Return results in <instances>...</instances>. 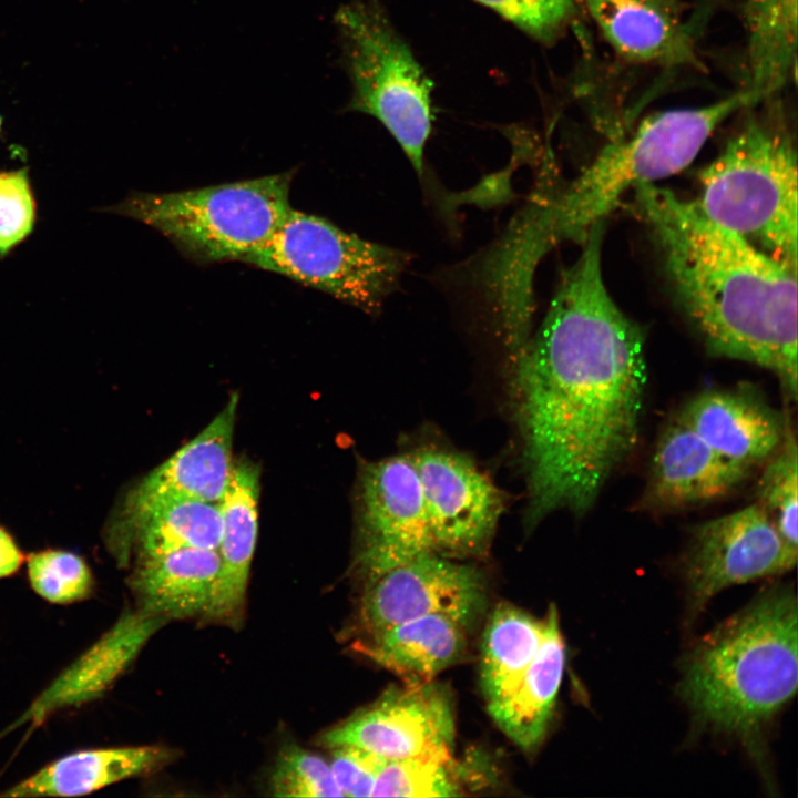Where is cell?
<instances>
[{
    "instance_id": "cell-1",
    "label": "cell",
    "mask_w": 798,
    "mask_h": 798,
    "mask_svg": "<svg viewBox=\"0 0 798 798\" xmlns=\"http://www.w3.org/2000/svg\"><path fill=\"white\" fill-rule=\"evenodd\" d=\"M603 233L604 223L587 233L511 365L530 525L559 510L584 515L637 443L644 335L606 288Z\"/></svg>"
},
{
    "instance_id": "cell-2",
    "label": "cell",
    "mask_w": 798,
    "mask_h": 798,
    "mask_svg": "<svg viewBox=\"0 0 798 798\" xmlns=\"http://www.w3.org/2000/svg\"><path fill=\"white\" fill-rule=\"evenodd\" d=\"M675 297L712 355L773 372L797 400V272L654 184L634 188Z\"/></svg>"
},
{
    "instance_id": "cell-3",
    "label": "cell",
    "mask_w": 798,
    "mask_h": 798,
    "mask_svg": "<svg viewBox=\"0 0 798 798\" xmlns=\"http://www.w3.org/2000/svg\"><path fill=\"white\" fill-rule=\"evenodd\" d=\"M797 614L794 590L770 587L689 651L678 692L699 725L755 743L796 694Z\"/></svg>"
},
{
    "instance_id": "cell-4",
    "label": "cell",
    "mask_w": 798,
    "mask_h": 798,
    "mask_svg": "<svg viewBox=\"0 0 798 798\" xmlns=\"http://www.w3.org/2000/svg\"><path fill=\"white\" fill-rule=\"evenodd\" d=\"M751 106L750 95L740 89L705 105L646 116L634 132L612 139L567 186L535 203L545 236L552 245L582 243L627 191L686 167L723 122Z\"/></svg>"
},
{
    "instance_id": "cell-5",
    "label": "cell",
    "mask_w": 798,
    "mask_h": 798,
    "mask_svg": "<svg viewBox=\"0 0 798 798\" xmlns=\"http://www.w3.org/2000/svg\"><path fill=\"white\" fill-rule=\"evenodd\" d=\"M699 183L710 221L797 272V152L779 106L747 116Z\"/></svg>"
},
{
    "instance_id": "cell-6",
    "label": "cell",
    "mask_w": 798,
    "mask_h": 798,
    "mask_svg": "<svg viewBox=\"0 0 798 798\" xmlns=\"http://www.w3.org/2000/svg\"><path fill=\"white\" fill-rule=\"evenodd\" d=\"M293 171L168 193H133L103 211L139 221L202 264L246 262L291 206Z\"/></svg>"
},
{
    "instance_id": "cell-7",
    "label": "cell",
    "mask_w": 798,
    "mask_h": 798,
    "mask_svg": "<svg viewBox=\"0 0 798 798\" xmlns=\"http://www.w3.org/2000/svg\"><path fill=\"white\" fill-rule=\"evenodd\" d=\"M352 94L347 110L377 119L422 176L433 82L380 0H348L334 17Z\"/></svg>"
},
{
    "instance_id": "cell-8",
    "label": "cell",
    "mask_w": 798,
    "mask_h": 798,
    "mask_svg": "<svg viewBox=\"0 0 798 798\" xmlns=\"http://www.w3.org/2000/svg\"><path fill=\"white\" fill-rule=\"evenodd\" d=\"M409 255L293 207L245 263L314 287L375 315L397 287Z\"/></svg>"
},
{
    "instance_id": "cell-9",
    "label": "cell",
    "mask_w": 798,
    "mask_h": 798,
    "mask_svg": "<svg viewBox=\"0 0 798 798\" xmlns=\"http://www.w3.org/2000/svg\"><path fill=\"white\" fill-rule=\"evenodd\" d=\"M797 552L756 502L697 524L684 559L690 613L724 589L790 571Z\"/></svg>"
},
{
    "instance_id": "cell-10",
    "label": "cell",
    "mask_w": 798,
    "mask_h": 798,
    "mask_svg": "<svg viewBox=\"0 0 798 798\" xmlns=\"http://www.w3.org/2000/svg\"><path fill=\"white\" fill-rule=\"evenodd\" d=\"M358 535L355 567L366 582L437 553L411 454L367 463L361 470Z\"/></svg>"
},
{
    "instance_id": "cell-11",
    "label": "cell",
    "mask_w": 798,
    "mask_h": 798,
    "mask_svg": "<svg viewBox=\"0 0 798 798\" xmlns=\"http://www.w3.org/2000/svg\"><path fill=\"white\" fill-rule=\"evenodd\" d=\"M451 559L426 553L367 581L359 606L365 634L436 613L471 630L487 607L485 576Z\"/></svg>"
},
{
    "instance_id": "cell-12",
    "label": "cell",
    "mask_w": 798,
    "mask_h": 798,
    "mask_svg": "<svg viewBox=\"0 0 798 798\" xmlns=\"http://www.w3.org/2000/svg\"><path fill=\"white\" fill-rule=\"evenodd\" d=\"M454 715L450 693L430 682L390 687L369 706L325 732L329 748L354 746L386 759L451 757Z\"/></svg>"
},
{
    "instance_id": "cell-13",
    "label": "cell",
    "mask_w": 798,
    "mask_h": 798,
    "mask_svg": "<svg viewBox=\"0 0 798 798\" xmlns=\"http://www.w3.org/2000/svg\"><path fill=\"white\" fill-rule=\"evenodd\" d=\"M411 458L437 553L449 557L484 554L503 511L501 491L462 454L427 448Z\"/></svg>"
},
{
    "instance_id": "cell-14",
    "label": "cell",
    "mask_w": 798,
    "mask_h": 798,
    "mask_svg": "<svg viewBox=\"0 0 798 798\" xmlns=\"http://www.w3.org/2000/svg\"><path fill=\"white\" fill-rule=\"evenodd\" d=\"M749 474L675 417L659 433L635 507L664 513L717 501L734 492Z\"/></svg>"
},
{
    "instance_id": "cell-15",
    "label": "cell",
    "mask_w": 798,
    "mask_h": 798,
    "mask_svg": "<svg viewBox=\"0 0 798 798\" xmlns=\"http://www.w3.org/2000/svg\"><path fill=\"white\" fill-rule=\"evenodd\" d=\"M166 622L137 607L123 612L98 641L35 697L12 727L24 724L37 727L60 710L102 696Z\"/></svg>"
},
{
    "instance_id": "cell-16",
    "label": "cell",
    "mask_w": 798,
    "mask_h": 798,
    "mask_svg": "<svg viewBox=\"0 0 798 798\" xmlns=\"http://www.w3.org/2000/svg\"><path fill=\"white\" fill-rule=\"evenodd\" d=\"M676 417L719 456L749 473L778 450L789 420L788 413L775 410L745 387L702 391Z\"/></svg>"
},
{
    "instance_id": "cell-17",
    "label": "cell",
    "mask_w": 798,
    "mask_h": 798,
    "mask_svg": "<svg viewBox=\"0 0 798 798\" xmlns=\"http://www.w3.org/2000/svg\"><path fill=\"white\" fill-rule=\"evenodd\" d=\"M237 402L233 393L196 437L129 490L119 507L142 508L178 500L218 503L233 472Z\"/></svg>"
},
{
    "instance_id": "cell-18",
    "label": "cell",
    "mask_w": 798,
    "mask_h": 798,
    "mask_svg": "<svg viewBox=\"0 0 798 798\" xmlns=\"http://www.w3.org/2000/svg\"><path fill=\"white\" fill-rule=\"evenodd\" d=\"M222 516L217 503L178 500L142 508L119 507L105 530V543L121 566L166 552L217 550Z\"/></svg>"
},
{
    "instance_id": "cell-19",
    "label": "cell",
    "mask_w": 798,
    "mask_h": 798,
    "mask_svg": "<svg viewBox=\"0 0 798 798\" xmlns=\"http://www.w3.org/2000/svg\"><path fill=\"white\" fill-rule=\"evenodd\" d=\"M613 50L644 64L696 63L692 34L678 0H583Z\"/></svg>"
},
{
    "instance_id": "cell-20",
    "label": "cell",
    "mask_w": 798,
    "mask_h": 798,
    "mask_svg": "<svg viewBox=\"0 0 798 798\" xmlns=\"http://www.w3.org/2000/svg\"><path fill=\"white\" fill-rule=\"evenodd\" d=\"M259 470L249 461L234 462L219 500L221 569L212 605L204 618L237 627L243 621L250 564L258 531Z\"/></svg>"
},
{
    "instance_id": "cell-21",
    "label": "cell",
    "mask_w": 798,
    "mask_h": 798,
    "mask_svg": "<svg viewBox=\"0 0 798 798\" xmlns=\"http://www.w3.org/2000/svg\"><path fill=\"white\" fill-rule=\"evenodd\" d=\"M217 550L190 548L134 561L130 587L136 607L170 620H204L214 598Z\"/></svg>"
},
{
    "instance_id": "cell-22",
    "label": "cell",
    "mask_w": 798,
    "mask_h": 798,
    "mask_svg": "<svg viewBox=\"0 0 798 798\" xmlns=\"http://www.w3.org/2000/svg\"><path fill=\"white\" fill-rule=\"evenodd\" d=\"M468 632L449 615L428 614L368 634L355 648L406 684H418L461 659Z\"/></svg>"
},
{
    "instance_id": "cell-23",
    "label": "cell",
    "mask_w": 798,
    "mask_h": 798,
    "mask_svg": "<svg viewBox=\"0 0 798 798\" xmlns=\"http://www.w3.org/2000/svg\"><path fill=\"white\" fill-rule=\"evenodd\" d=\"M170 757L168 749L157 745L79 750L47 764L1 796H82L155 771Z\"/></svg>"
},
{
    "instance_id": "cell-24",
    "label": "cell",
    "mask_w": 798,
    "mask_h": 798,
    "mask_svg": "<svg viewBox=\"0 0 798 798\" xmlns=\"http://www.w3.org/2000/svg\"><path fill=\"white\" fill-rule=\"evenodd\" d=\"M544 640L514 689L488 704L498 727L522 750H535L544 739L553 716L565 667V644L556 607L545 616Z\"/></svg>"
},
{
    "instance_id": "cell-25",
    "label": "cell",
    "mask_w": 798,
    "mask_h": 798,
    "mask_svg": "<svg viewBox=\"0 0 798 798\" xmlns=\"http://www.w3.org/2000/svg\"><path fill=\"white\" fill-rule=\"evenodd\" d=\"M798 0H744L745 85L754 104L797 80Z\"/></svg>"
},
{
    "instance_id": "cell-26",
    "label": "cell",
    "mask_w": 798,
    "mask_h": 798,
    "mask_svg": "<svg viewBox=\"0 0 798 798\" xmlns=\"http://www.w3.org/2000/svg\"><path fill=\"white\" fill-rule=\"evenodd\" d=\"M546 632V620L523 610L499 604L483 631L480 686L488 704L509 695L536 655Z\"/></svg>"
},
{
    "instance_id": "cell-27",
    "label": "cell",
    "mask_w": 798,
    "mask_h": 798,
    "mask_svg": "<svg viewBox=\"0 0 798 798\" xmlns=\"http://www.w3.org/2000/svg\"><path fill=\"white\" fill-rule=\"evenodd\" d=\"M761 468L756 503L784 540L798 549V450L790 419L780 447Z\"/></svg>"
},
{
    "instance_id": "cell-28",
    "label": "cell",
    "mask_w": 798,
    "mask_h": 798,
    "mask_svg": "<svg viewBox=\"0 0 798 798\" xmlns=\"http://www.w3.org/2000/svg\"><path fill=\"white\" fill-rule=\"evenodd\" d=\"M452 757L413 756L387 759L371 797H452L461 794Z\"/></svg>"
},
{
    "instance_id": "cell-29",
    "label": "cell",
    "mask_w": 798,
    "mask_h": 798,
    "mask_svg": "<svg viewBox=\"0 0 798 798\" xmlns=\"http://www.w3.org/2000/svg\"><path fill=\"white\" fill-rule=\"evenodd\" d=\"M28 580L32 590L52 604H73L93 592L94 577L86 561L70 551L45 549L27 559Z\"/></svg>"
},
{
    "instance_id": "cell-30",
    "label": "cell",
    "mask_w": 798,
    "mask_h": 798,
    "mask_svg": "<svg viewBox=\"0 0 798 798\" xmlns=\"http://www.w3.org/2000/svg\"><path fill=\"white\" fill-rule=\"evenodd\" d=\"M269 790L276 797H344L330 764L297 745H287L278 753Z\"/></svg>"
},
{
    "instance_id": "cell-31",
    "label": "cell",
    "mask_w": 798,
    "mask_h": 798,
    "mask_svg": "<svg viewBox=\"0 0 798 798\" xmlns=\"http://www.w3.org/2000/svg\"><path fill=\"white\" fill-rule=\"evenodd\" d=\"M528 35L550 44L566 29L575 13V0H475Z\"/></svg>"
},
{
    "instance_id": "cell-32",
    "label": "cell",
    "mask_w": 798,
    "mask_h": 798,
    "mask_svg": "<svg viewBox=\"0 0 798 798\" xmlns=\"http://www.w3.org/2000/svg\"><path fill=\"white\" fill-rule=\"evenodd\" d=\"M37 206L29 170L0 172V258L6 257L33 231Z\"/></svg>"
},
{
    "instance_id": "cell-33",
    "label": "cell",
    "mask_w": 798,
    "mask_h": 798,
    "mask_svg": "<svg viewBox=\"0 0 798 798\" xmlns=\"http://www.w3.org/2000/svg\"><path fill=\"white\" fill-rule=\"evenodd\" d=\"M332 749L329 764L344 797H371L387 759L354 746H339Z\"/></svg>"
},
{
    "instance_id": "cell-34",
    "label": "cell",
    "mask_w": 798,
    "mask_h": 798,
    "mask_svg": "<svg viewBox=\"0 0 798 798\" xmlns=\"http://www.w3.org/2000/svg\"><path fill=\"white\" fill-rule=\"evenodd\" d=\"M24 556L12 535L0 525V580L18 572Z\"/></svg>"
},
{
    "instance_id": "cell-35",
    "label": "cell",
    "mask_w": 798,
    "mask_h": 798,
    "mask_svg": "<svg viewBox=\"0 0 798 798\" xmlns=\"http://www.w3.org/2000/svg\"><path fill=\"white\" fill-rule=\"evenodd\" d=\"M1 125H2V120H1V116H0V131H1Z\"/></svg>"
}]
</instances>
